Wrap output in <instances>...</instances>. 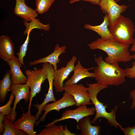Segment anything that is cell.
Wrapping results in <instances>:
<instances>
[{"mask_svg": "<svg viewBox=\"0 0 135 135\" xmlns=\"http://www.w3.org/2000/svg\"><path fill=\"white\" fill-rule=\"evenodd\" d=\"M94 60L98 66L94 67V73L97 83L103 85L118 86L126 81L125 69L120 68L118 63L110 64L104 61L102 56Z\"/></svg>", "mask_w": 135, "mask_h": 135, "instance_id": "obj_1", "label": "cell"}, {"mask_svg": "<svg viewBox=\"0 0 135 135\" xmlns=\"http://www.w3.org/2000/svg\"><path fill=\"white\" fill-rule=\"evenodd\" d=\"M14 97V95L12 93L6 104L0 107V118H4V116H8L10 114L12 110L10 106Z\"/></svg>", "mask_w": 135, "mask_h": 135, "instance_id": "obj_26", "label": "cell"}, {"mask_svg": "<svg viewBox=\"0 0 135 135\" xmlns=\"http://www.w3.org/2000/svg\"><path fill=\"white\" fill-rule=\"evenodd\" d=\"M55 0H35L36 10L42 14L48 12Z\"/></svg>", "mask_w": 135, "mask_h": 135, "instance_id": "obj_25", "label": "cell"}, {"mask_svg": "<svg viewBox=\"0 0 135 135\" xmlns=\"http://www.w3.org/2000/svg\"><path fill=\"white\" fill-rule=\"evenodd\" d=\"M76 61V57L73 55L71 59L67 62L65 66L54 70L53 85L56 92H62L64 90V82L73 71Z\"/></svg>", "mask_w": 135, "mask_h": 135, "instance_id": "obj_9", "label": "cell"}, {"mask_svg": "<svg viewBox=\"0 0 135 135\" xmlns=\"http://www.w3.org/2000/svg\"><path fill=\"white\" fill-rule=\"evenodd\" d=\"M125 70L126 77L131 79L135 78V61L132 62L131 67H128Z\"/></svg>", "mask_w": 135, "mask_h": 135, "instance_id": "obj_28", "label": "cell"}, {"mask_svg": "<svg viewBox=\"0 0 135 135\" xmlns=\"http://www.w3.org/2000/svg\"><path fill=\"white\" fill-rule=\"evenodd\" d=\"M95 112L94 107L87 108L86 105H84L80 106L74 109H67L63 113L60 118L54 120L45 126L55 124L57 122L67 119H72L76 120L77 126L81 119L85 117L94 115Z\"/></svg>", "mask_w": 135, "mask_h": 135, "instance_id": "obj_8", "label": "cell"}, {"mask_svg": "<svg viewBox=\"0 0 135 135\" xmlns=\"http://www.w3.org/2000/svg\"><path fill=\"white\" fill-rule=\"evenodd\" d=\"M10 70H8L0 81V101L3 103L5 100L8 91H9L12 84Z\"/></svg>", "mask_w": 135, "mask_h": 135, "instance_id": "obj_21", "label": "cell"}, {"mask_svg": "<svg viewBox=\"0 0 135 135\" xmlns=\"http://www.w3.org/2000/svg\"><path fill=\"white\" fill-rule=\"evenodd\" d=\"M116 2H118L120 1V0H115ZM128 1H129L130 0H128Z\"/></svg>", "mask_w": 135, "mask_h": 135, "instance_id": "obj_34", "label": "cell"}, {"mask_svg": "<svg viewBox=\"0 0 135 135\" xmlns=\"http://www.w3.org/2000/svg\"><path fill=\"white\" fill-rule=\"evenodd\" d=\"M66 47L65 45L60 47L59 44L55 45L54 50L52 53L47 56L38 60L29 62L31 66L40 63H48L52 66L54 70H57V64L60 62V56L66 52Z\"/></svg>", "mask_w": 135, "mask_h": 135, "instance_id": "obj_15", "label": "cell"}, {"mask_svg": "<svg viewBox=\"0 0 135 135\" xmlns=\"http://www.w3.org/2000/svg\"><path fill=\"white\" fill-rule=\"evenodd\" d=\"M42 68L46 72L49 87L48 93L46 95L45 98L43 102L40 104H36L33 105L38 110V112L35 116L37 120H38L39 116L42 114V109L44 106L49 102H53L56 100L53 91V83L54 71L53 66L48 63H43Z\"/></svg>", "mask_w": 135, "mask_h": 135, "instance_id": "obj_10", "label": "cell"}, {"mask_svg": "<svg viewBox=\"0 0 135 135\" xmlns=\"http://www.w3.org/2000/svg\"><path fill=\"white\" fill-rule=\"evenodd\" d=\"M46 128L42 130L38 135H64L62 126H56L54 124L44 126Z\"/></svg>", "mask_w": 135, "mask_h": 135, "instance_id": "obj_24", "label": "cell"}, {"mask_svg": "<svg viewBox=\"0 0 135 135\" xmlns=\"http://www.w3.org/2000/svg\"><path fill=\"white\" fill-rule=\"evenodd\" d=\"M37 120L35 116L31 115L28 111L25 113L23 112L21 118L15 121L13 124L16 127L25 132L28 135H37L34 129Z\"/></svg>", "mask_w": 135, "mask_h": 135, "instance_id": "obj_13", "label": "cell"}, {"mask_svg": "<svg viewBox=\"0 0 135 135\" xmlns=\"http://www.w3.org/2000/svg\"><path fill=\"white\" fill-rule=\"evenodd\" d=\"M23 23L26 28L23 32L24 35L27 34L29 32H31L32 30L34 28L46 31H49L50 29L49 24H44L40 22L39 19L36 18L32 19L29 22L24 20Z\"/></svg>", "mask_w": 135, "mask_h": 135, "instance_id": "obj_22", "label": "cell"}, {"mask_svg": "<svg viewBox=\"0 0 135 135\" xmlns=\"http://www.w3.org/2000/svg\"><path fill=\"white\" fill-rule=\"evenodd\" d=\"M3 122L4 129L2 135H26V133L15 126L13 122L8 119L6 115L4 116Z\"/></svg>", "mask_w": 135, "mask_h": 135, "instance_id": "obj_23", "label": "cell"}, {"mask_svg": "<svg viewBox=\"0 0 135 135\" xmlns=\"http://www.w3.org/2000/svg\"><path fill=\"white\" fill-rule=\"evenodd\" d=\"M92 50L99 49L105 52L108 56L104 61L110 63L127 62L132 59L129 52L130 45L112 40H104L99 38L88 44Z\"/></svg>", "mask_w": 135, "mask_h": 135, "instance_id": "obj_2", "label": "cell"}, {"mask_svg": "<svg viewBox=\"0 0 135 135\" xmlns=\"http://www.w3.org/2000/svg\"><path fill=\"white\" fill-rule=\"evenodd\" d=\"M109 29L115 41L129 45L133 44L135 26L129 18L120 15L110 23Z\"/></svg>", "mask_w": 135, "mask_h": 135, "instance_id": "obj_4", "label": "cell"}, {"mask_svg": "<svg viewBox=\"0 0 135 135\" xmlns=\"http://www.w3.org/2000/svg\"><path fill=\"white\" fill-rule=\"evenodd\" d=\"M101 0H70L69 3L70 4H72L79 1L82 0L88 2L94 5H99Z\"/></svg>", "mask_w": 135, "mask_h": 135, "instance_id": "obj_31", "label": "cell"}, {"mask_svg": "<svg viewBox=\"0 0 135 135\" xmlns=\"http://www.w3.org/2000/svg\"><path fill=\"white\" fill-rule=\"evenodd\" d=\"M64 129L63 132L64 135H75L74 133L71 132L68 129L67 126L65 125L64 126Z\"/></svg>", "mask_w": 135, "mask_h": 135, "instance_id": "obj_33", "label": "cell"}, {"mask_svg": "<svg viewBox=\"0 0 135 135\" xmlns=\"http://www.w3.org/2000/svg\"><path fill=\"white\" fill-rule=\"evenodd\" d=\"M129 96L132 100L130 108L133 109L135 108V88L130 92Z\"/></svg>", "mask_w": 135, "mask_h": 135, "instance_id": "obj_30", "label": "cell"}, {"mask_svg": "<svg viewBox=\"0 0 135 135\" xmlns=\"http://www.w3.org/2000/svg\"><path fill=\"white\" fill-rule=\"evenodd\" d=\"M25 0H16L14 12L16 16L28 22H30L32 19L36 18L38 14L36 10L26 5Z\"/></svg>", "mask_w": 135, "mask_h": 135, "instance_id": "obj_18", "label": "cell"}, {"mask_svg": "<svg viewBox=\"0 0 135 135\" xmlns=\"http://www.w3.org/2000/svg\"><path fill=\"white\" fill-rule=\"evenodd\" d=\"M64 90L71 95L76 102V106L93 104L90 98L87 87L82 84H75L69 86L64 85Z\"/></svg>", "mask_w": 135, "mask_h": 135, "instance_id": "obj_7", "label": "cell"}, {"mask_svg": "<svg viewBox=\"0 0 135 135\" xmlns=\"http://www.w3.org/2000/svg\"><path fill=\"white\" fill-rule=\"evenodd\" d=\"M9 91L14 95L15 100L13 103L12 112L7 118L12 122L15 121L16 117V108L18 103L22 99H24L26 103L30 100V91L29 88L26 84H12Z\"/></svg>", "mask_w": 135, "mask_h": 135, "instance_id": "obj_6", "label": "cell"}, {"mask_svg": "<svg viewBox=\"0 0 135 135\" xmlns=\"http://www.w3.org/2000/svg\"><path fill=\"white\" fill-rule=\"evenodd\" d=\"M132 44L130 49L129 50V51L134 52V54L132 55V59L135 60V34H134V42Z\"/></svg>", "mask_w": 135, "mask_h": 135, "instance_id": "obj_32", "label": "cell"}, {"mask_svg": "<svg viewBox=\"0 0 135 135\" xmlns=\"http://www.w3.org/2000/svg\"><path fill=\"white\" fill-rule=\"evenodd\" d=\"M76 104L73 97L65 92L60 99L52 103H48L44 106L42 110L44 111V113L40 120L36 122V126H37L40 122H43L46 118V115L50 112L55 110L59 112L62 109L72 106Z\"/></svg>", "mask_w": 135, "mask_h": 135, "instance_id": "obj_11", "label": "cell"}, {"mask_svg": "<svg viewBox=\"0 0 135 135\" xmlns=\"http://www.w3.org/2000/svg\"><path fill=\"white\" fill-rule=\"evenodd\" d=\"M94 67L86 68L82 65L80 61L78 60L77 64L75 66L74 70V74L72 76L67 80L64 85L69 86L77 84L80 80L87 78H94V73H91L89 70H94Z\"/></svg>", "mask_w": 135, "mask_h": 135, "instance_id": "obj_16", "label": "cell"}, {"mask_svg": "<svg viewBox=\"0 0 135 135\" xmlns=\"http://www.w3.org/2000/svg\"><path fill=\"white\" fill-rule=\"evenodd\" d=\"M27 77L26 84L30 90V94L28 106V111L30 113V109L33 98L41 91L42 84L47 79L46 72L43 68L38 69L36 67L33 70L29 69L25 71Z\"/></svg>", "mask_w": 135, "mask_h": 135, "instance_id": "obj_5", "label": "cell"}, {"mask_svg": "<svg viewBox=\"0 0 135 135\" xmlns=\"http://www.w3.org/2000/svg\"><path fill=\"white\" fill-rule=\"evenodd\" d=\"M87 90L89 92L91 102L94 106L96 114L91 121L92 123L94 124L99 118H105L111 126L117 128L118 127H122L116 120V113L118 110V105H116L111 110L110 112H107L106 109L107 106L105 105L99 100L97 96L98 93L102 90L107 88L108 86L103 85L97 83L89 84L87 83Z\"/></svg>", "mask_w": 135, "mask_h": 135, "instance_id": "obj_3", "label": "cell"}, {"mask_svg": "<svg viewBox=\"0 0 135 135\" xmlns=\"http://www.w3.org/2000/svg\"><path fill=\"white\" fill-rule=\"evenodd\" d=\"M110 23L109 16L106 13L104 17L103 22L100 24L93 26L86 24L84 25V28L96 32L100 36V38L102 40H114L109 29Z\"/></svg>", "mask_w": 135, "mask_h": 135, "instance_id": "obj_17", "label": "cell"}, {"mask_svg": "<svg viewBox=\"0 0 135 135\" xmlns=\"http://www.w3.org/2000/svg\"><path fill=\"white\" fill-rule=\"evenodd\" d=\"M31 32H29L23 44L20 46L19 52L16 53L18 58L22 64H24L23 58L26 56L28 49V44L30 40V35Z\"/></svg>", "mask_w": 135, "mask_h": 135, "instance_id": "obj_27", "label": "cell"}, {"mask_svg": "<svg viewBox=\"0 0 135 135\" xmlns=\"http://www.w3.org/2000/svg\"><path fill=\"white\" fill-rule=\"evenodd\" d=\"M120 128L125 135H135V124L132 127L128 126L124 128L122 126Z\"/></svg>", "mask_w": 135, "mask_h": 135, "instance_id": "obj_29", "label": "cell"}, {"mask_svg": "<svg viewBox=\"0 0 135 135\" xmlns=\"http://www.w3.org/2000/svg\"><path fill=\"white\" fill-rule=\"evenodd\" d=\"M6 62L10 68L12 84H26L27 77L23 74L20 70L22 64L18 58L14 56Z\"/></svg>", "mask_w": 135, "mask_h": 135, "instance_id": "obj_14", "label": "cell"}, {"mask_svg": "<svg viewBox=\"0 0 135 135\" xmlns=\"http://www.w3.org/2000/svg\"><path fill=\"white\" fill-rule=\"evenodd\" d=\"M89 116L85 117L79 121L76 127L80 132L81 135H100L101 128L98 125L93 126L92 124Z\"/></svg>", "mask_w": 135, "mask_h": 135, "instance_id": "obj_20", "label": "cell"}, {"mask_svg": "<svg viewBox=\"0 0 135 135\" xmlns=\"http://www.w3.org/2000/svg\"><path fill=\"white\" fill-rule=\"evenodd\" d=\"M116 2L115 0H101L98 5L102 12L108 14L110 23L114 22L130 6L120 5Z\"/></svg>", "mask_w": 135, "mask_h": 135, "instance_id": "obj_12", "label": "cell"}, {"mask_svg": "<svg viewBox=\"0 0 135 135\" xmlns=\"http://www.w3.org/2000/svg\"><path fill=\"white\" fill-rule=\"evenodd\" d=\"M14 46L8 36L3 35L0 36V58L6 62L14 56Z\"/></svg>", "mask_w": 135, "mask_h": 135, "instance_id": "obj_19", "label": "cell"}]
</instances>
